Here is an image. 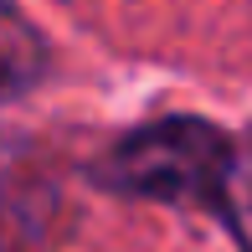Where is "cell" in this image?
<instances>
[{
    "label": "cell",
    "instance_id": "277c9868",
    "mask_svg": "<svg viewBox=\"0 0 252 252\" xmlns=\"http://www.w3.org/2000/svg\"><path fill=\"white\" fill-rule=\"evenodd\" d=\"M0 252H5V242H0Z\"/></svg>",
    "mask_w": 252,
    "mask_h": 252
},
{
    "label": "cell",
    "instance_id": "7a4b0ae2",
    "mask_svg": "<svg viewBox=\"0 0 252 252\" xmlns=\"http://www.w3.org/2000/svg\"><path fill=\"white\" fill-rule=\"evenodd\" d=\"M47 67V41L16 5H0V103L21 98Z\"/></svg>",
    "mask_w": 252,
    "mask_h": 252
},
{
    "label": "cell",
    "instance_id": "6da1fadb",
    "mask_svg": "<svg viewBox=\"0 0 252 252\" xmlns=\"http://www.w3.org/2000/svg\"><path fill=\"white\" fill-rule=\"evenodd\" d=\"M232 159V139L216 124L175 113V119L139 124L108 150L98 180L119 196L170 201V206H211Z\"/></svg>",
    "mask_w": 252,
    "mask_h": 252
},
{
    "label": "cell",
    "instance_id": "3957f363",
    "mask_svg": "<svg viewBox=\"0 0 252 252\" xmlns=\"http://www.w3.org/2000/svg\"><path fill=\"white\" fill-rule=\"evenodd\" d=\"M211 206L221 211V221L237 237V247L252 252V144H232V159H226V175L216 186Z\"/></svg>",
    "mask_w": 252,
    "mask_h": 252
}]
</instances>
